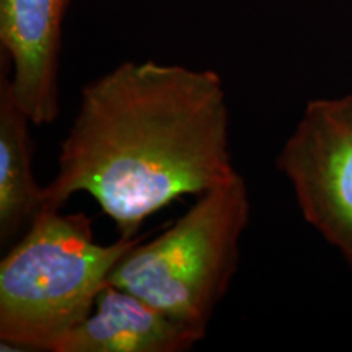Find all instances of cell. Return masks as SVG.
Segmentation results:
<instances>
[{
  "label": "cell",
  "mask_w": 352,
  "mask_h": 352,
  "mask_svg": "<svg viewBox=\"0 0 352 352\" xmlns=\"http://www.w3.org/2000/svg\"><path fill=\"white\" fill-rule=\"evenodd\" d=\"M236 173L222 77L155 60H127L82 88L60 144L44 210L87 192L122 239L183 196H199Z\"/></svg>",
  "instance_id": "1"
},
{
  "label": "cell",
  "mask_w": 352,
  "mask_h": 352,
  "mask_svg": "<svg viewBox=\"0 0 352 352\" xmlns=\"http://www.w3.org/2000/svg\"><path fill=\"white\" fill-rule=\"evenodd\" d=\"M147 236L103 245L87 214H39L0 263L2 349L57 352L91 314L118 263Z\"/></svg>",
  "instance_id": "2"
},
{
  "label": "cell",
  "mask_w": 352,
  "mask_h": 352,
  "mask_svg": "<svg viewBox=\"0 0 352 352\" xmlns=\"http://www.w3.org/2000/svg\"><path fill=\"white\" fill-rule=\"evenodd\" d=\"M250 214L248 186L236 171L196 196L160 235L135 245L114 267L109 284L206 334L239 270Z\"/></svg>",
  "instance_id": "3"
},
{
  "label": "cell",
  "mask_w": 352,
  "mask_h": 352,
  "mask_svg": "<svg viewBox=\"0 0 352 352\" xmlns=\"http://www.w3.org/2000/svg\"><path fill=\"white\" fill-rule=\"evenodd\" d=\"M276 166L303 219L352 267V95L308 101Z\"/></svg>",
  "instance_id": "4"
},
{
  "label": "cell",
  "mask_w": 352,
  "mask_h": 352,
  "mask_svg": "<svg viewBox=\"0 0 352 352\" xmlns=\"http://www.w3.org/2000/svg\"><path fill=\"white\" fill-rule=\"evenodd\" d=\"M72 0H0V46L10 60V85L33 126L60 113L63 25Z\"/></svg>",
  "instance_id": "5"
},
{
  "label": "cell",
  "mask_w": 352,
  "mask_h": 352,
  "mask_svg": "<svg viewBox=\"0 0 352 352\" xmlns=\"http://www.w3.org/2000/svg\"><path fill=\"white\" fill-rule=\"evenodd\" d=\"M204 338L129 290L108 284L57 352H186Z\"/></svg>",
  "instance_id": "6"
},
{
  "label": "cell",
  "mask_w": 352,
  "mask_h": 352,
  "mask_svg": "<svg viewBox=\"0 0 352 352\" xmlns=\"http://www.w3.org/2000/svg\"><path fill=\"white\" fill-rule=\"evenodd\" d=\"M33 122L13 94L8 74L0 78V245L32 227L44 208V186L33 170Z\"/></svg>",
  "instance_id": "7"
}]
</instances>
